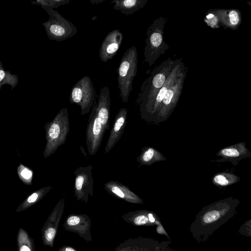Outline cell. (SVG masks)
Listing matches in <instances>:
<instances>
[{
    "instance_id": "cell-1",
    "label": "cell",
    "mask_w": 251,
    "mask_h": 251,
    "mask_svg": "<svg viewBox=\"0 0 251 251\" xmlns=\"http://www.w3.org/2000/svg\"><path fill=\"white\" fill-rule=\"evenodd\" d=\"M239 201L229 197L202 208L190 226L193 237L198 242L207 240L222 225L233 217Z\"/></svg>"
},
{
    "instance_id": "cell-2",
    "label": "cell",
    "mask_w": 251,
    "mask_h": 251,
    "mask_svg": "<svg viewBox=\"0 0 251 251\" xmlns=\"http://www.w3.org/2000/svg\"><path fill=\"white\" fill-rule=\"evenodd\" d=\"M176 59L168 58L156 67L142 83L136 102L143 119L147 120L154 100L174 67Z\"/></svg>"
},
{
    "instance_id": "cell-3",
    "label": "cell",
    "mask_w": 251,
    "mask_h": 251,
    "mask_svg": "<svg viewBox=\"0 0 251 251\" xmlns=\"http://www.w3.org/2000/svg\"><path fill=\"white\" fill-rule=\"evenodd\" d=\"M167 21L166 18L160 16L154 20L147 29L144 55L145 62L150 67L170 48L164 38V29Z\"/></svg>"
},
{
    "instance_id": "cell-4",
    "label": "cell",
    "mask_w": 251,
    "mask_h": 251,
    "mask_svg": "<svg viewBox=\"0 0 251 251\" xmlns=\"http://www.w3.org/2000/svg\"><path fill=\"white\" fill-rule=\"evenodd\" d=\"M138 54L136 47L128 48L123 54L117 70L119 96L123 102L128 101L133 79L137 74Z\"/></svg>"
},
{
    "instance_id": "cell-5",
    "label": "cell",
    "mask_w": 251,
    "mask_h": 251,
    "mask_svg": "<svg viewBox=\"0 0 251 251\" xmlns=\"http://www.w3.org/2000/svg\"><path fill=\"white\" fill-rule=\"evenodd\" d=\"M69 132V113L67 109L63 108L47 126L48 144L46 149L47 156L54 152L60 146L65 143Z\"/></svg>"
},
{
    "instance_id": "cell-6",
    "label": "cell",
    "mask_w": 251,
    "mask_h": 251,
    "mask_svg": "<svg viewBox=\"0 0 251 251\" xmlns=\"http://www.w3.org/2000/svg\"><path fill=\"white\" fill-rule=\"evenodd\" d=\"M95 99V91L90 77L86 75L80 78L72 88L69 96V101L80 107V114L84 115L88 113L92 108Z\"/></svg>"
},
{
    "instance_id": "cell-7",
    "label": "cell",
    "mask_w": 251,
    "mask_h": 251,
    "mask_svg": "<svg viewBox=\"0 0 251 251\" xmlns=\"http://www.w3.org/2000/svg\"><path fill=\"white\" fill-rule=\"evenodd\" d=\"M187 71L186 68L181 72L176 83L168 90L153 122L158 123L165 121L174 111L181 94Z\"/></svg>"
},
{
    "instance_id": "cell-8",
    "label": "cell",
    "mask_w": 251,
    "mask_h": 251,
    "mask_svg": "<svg viewBox=\"0 0 251 251\" xmlns=\"http://www.w3.org/2000/svg\"><path fill=\"white\" fill-rule=\"evenodd\" d=\"M92 107L86 131V144L90 155L97 152L106 131L98 116L95 101Z\"/></svg>"
},
{
    "instance_id": "cell-9",
    "label": "cell",
    "mask_w": 251,
    "mask_h": 251,
    "mask_svg": "<svg viewBox=\"0 0 251 251\" xmlns=\"http://www.w3.org/2000/svg\"><path fill=\"white\" fill-rule=\"evenodd\" d=\"M92 170L93 166L90 165L86 167H79L74 173V193L77 201L87 202L89 196H94Z\"/></svg>"
},
{
    "instance_id": "cell-10",
    "label": "cell",
    "mask_w": 251,
    "mask_h": 251,
    "mask_svg": "<svg viewBox=\"0 0 251 251\" xmlns=\"http://www.w3.org/2000/svg\"><path fill=\"white\" fill-rule=\"evenodd\" d=\"M169 244L167 241L159 242L153 239L138 237L126 240L113 251H176Z\"/></svg>"
},
{
    "instance_id": "cell-11",
    "label": "cell",
    "mask_w": 251,
    "mask_h": 251,
    "mask_svg": "<svg viewBox=\"0 0 251 251\" xmlns=\"http://www.w3.org/2000/svg\"><path fill=\"white\" fill-rule=\"evenodd\" d=\"M65 198H62L56 205L42 229V239L45 246L53 247L54 239L57 232L58 226L64 212Z\"/></svg>"
},
{
    "instance_id": "cell-12",
    "label": "cell",
    "mask_w": 251,
    "mask_h": 251,
    "mask_svg": "<svg viewBox=\"0 0 251 251\" xmlns=\"http://www.w3.org/2000/svg\"><path fill=\"white\" fill-rule=\"evenodd\" d=\"M51 16L48 28L52 39L58 41H64L76 34V27L57 11H51Z\"/></svg>"
},
{
    "instance_id": "cell-13",
    "label": "cell",
    "mask_w": 251,
    "mask_h": 251,
    "mask_svg": "<svg viewBox=\"0 0 251 251\" xmlns=\"http://www.w3.org/2000/svg\"><path fill=\"white\" fill-rule=\"evenodd\" d=\"M91 221L85 214L69 215L63 226L67 231L76 233L87 242L92 241L90 233Z\"/></svg>"
},
{
    "instance_id": "cell-14",
    "label": "cell",
    "mask_w": 251,
    "mask_h": 251,
    "mask_svg": "<svg viewBox=\"0 0 251 251\" xmlns=\"http://www.w3.org/2000/svg\"><path fill=\"white\" fill-rule=\"evenodd\" d=\"M123 39V33L119 29L109 32L100 47L99 57L103 63L112 59L119 50Z\"/></svg>"
},
{
    "instance_id": "cell-15",
    "label": "cell",
    "mask_w": 251,
    "mask_h": 251,
    "mask_svg": "<svg viewBox=\"0 0 251 251\" xmlns=\"http://www.w3.org/2000/svg\"><path fill=\"white\" fill-rule=\"evenodd\" d=\"M127 116V110L125 107L121 108L117 113L106 142L105 153L109 152L120 140L126 125Z\"/></svg>"
},
{
    "instance_id": "cell-16",
    "label": "cell",
    "mask_w": 251,
    "mask_h": 251,
    "mask_svg": "<svg viewBox=\"0 0 251 251\" xmlns=\"http://www.w3.org/2000/svg\"><path fill=\"white\" fill-rule=\"evenodd\" d=\"M104 188L109 194L118 199L132 203H143L140 197L117 180L107 182L104 184Z\"/></svg>"
},
{
    "instance_id": "cell-17",
    "label": "cell",
    "mask_w": 251,
    "mask_h": 251,
    "mask_svg": "<svg viewBox=\"0 0 251 251\" xmlns=\"http://www.w3.org/2000/svg\"><path fill=\"white\" fill-rule=\"evenodd\" d=\"M123 219L137 226H152L160 224L157 215L153 212L147 210H138L126 213Z\"/></svg>"
},
{
    "instance_id": "cell-18",
    "label": "cell",
    "mask_w": 251,
    "mask_h": 251,
    "mask_svg": "<svg viewBox=\"0 0 251 251\" xmlns=\"http://www.w3.org/2000/svg\"><path fill=\"white\" fill-rule=\"evenodd\" d=\"M98 116L105 130L109 128L111 100L110 92L107 85L100 90L98 101H95Z\"/></svg>"
},
{
    "instance_id": "cell-19",
    "label": "cell",
    "mask_w": 251,
    "mask_h": 251,
    "mask_svg": "<svg viewBox=\"0 0 251 251\" xmlns=\"http://www.w3.org/2000/svg\"><path fill=\"white\" fill-rule=\"evenodd\" d=\"M208 11L216 15L220 25L232 30L237 29L241 22V12L236 9H213Z\"/></svg>"
},
{
    "instance_id": "cell-20",
    "label": "cell",
    "mask_w": 251,
    "mask_h": 251,
    "mask_svg": "<svg viewBox=\"0 0 251 251\" xmlns=\"http://www.w3.org/2000/svg\"><path fill=\"white\" fill-rule=\"evenodd\" d=\"M227 161L236 162L251 155V153L245 147V143H241L222 149L217 153Z\"/></svg>"
},
{
    "instance_id": "cell-21",
    "label": "cell",
    "mask_w": 251,
    "mask_h": 251,
    "mask_svg": "<svg viewBox=\"0 0 251 251\" xmlns=\"http://www.w3.org/2000/svg\"><path fill=\"white\" fill-rule=\"evenodd\" d=\"M148 2L147 0H113V9L120 11L122 14L131 15L143 8Z\"/></svg>"
},
{
    "instance_id": "cell-22",
    "label": "cell",
    "mask_w": 251,
    "mask_h": 251,
    "mask_svg": "<svg viewBox=\"0 0 251 251\" xmlns=\"http://www.w3.org/2000/svg\"><path fill=\"white\" fill-rule=\"evenodd\" d=\"M137 161L141 165H150L151 164L165 160V158L158 151L151 147L143 148Z\"/></svg>"
},
{
    "instance_id": "cell-23",
    "label": "cell",
    "mask_w": 251,
    "mask_h": 251,
    "mask_svg": "<svg viewBox=\"0 0 251 251\" xmlns=\"http://www.w3.org/2000/svg\"><path fill=\"white\" fill-rule=\"evenodd\" d=\"M17 251H36L33 239L22 227L17 232Z\"/></svg>"
},
{
    "instance_id": "cell-24",
    "label": "cell",
    "mask_w": 251,
    "mask_h": 251,
    "mask_svg": "<svg viewBox=\"0 0 251 251\" xmlns=\"http://www.w3.org/2000/svg\"><path fill=\"white\" fill-rule=\"evenodd\" d=\"M240 178L236 175L229 173H220L213 177V182L215 185L220 186L230 185L237 182Z\"/></svg>"
},
{
    "instance_id": "cell-25",
    "label": "cell",
    "mask_w": 251,
    "mask_h": 251,
    "mask_svg": "<svg viewBox=\"0 0 251 251\" xmlns=\"http://www.w3.org/2000/svg\"><path fill=\"white\" fill-rule=\"evenodd\" d=\"M203 21L207 26L212 28H218L220 26L218 17L208 11L205 18L203 19Z\"/></svg>"
},
{
    "instance_id": "cell-26",
    "label": "cell",
    "mask_w": 251,
    "mask_h": 251,
    "mask_svg": "<svg viewBox=\"0 0 251 251\" xmlns=\"http://www.w3.org/2000/svg\"><path fill=\"white\" fill-rule=\"evenodd\" d=\"M21 174L25 179H28L32 176L31 172L27 169H24L22 171Z\"/></svg>"
},
{
    "instance_id": "cell-27",
    "label": "cell",
    "mask_w": 251,
    "mask_h": 251,
    "mask_svg": "<svg viewBox=\"0 0 251 251\" xmlns=\"http://www.w3.org/2000/svg\"><path fill=\"white\" fill-rule=\"evenodd\" d=\"M156 232L157 233H158L159 234L166 235L168 237V239H170L168 235L165 231L162 225L161 224L157 225V226L156 227Z\"/></svg>"
},
{
    "instance_id": "cell-28",
    "label": "cell",
    "mask_w": 251,
    "mask_h": 251,
    "mask_svg": "<svg viewBox=\"0 0 251 251\" xmlns=\"http://www.w3.org/2000/svg\"><path fill=\"white\" fill-rule=\"evenodd\" d=\"M58 251H77L75 248L69 246H64L60 247Z\"/></svg>"
},
{
    "instance_id": "cell-29",
    "label": "cell",
    "mask_w": 251,
    "mask_h": 251,
    "mask_svg": "<svg viewBox=\"0 0 251 251\" xmlns=\"http://www.w3.org/2000/svg\"><path fill=\"white\" fill-rule=\"evenodd\" d=\"M104 0H90V2L93 4H98L102 2Z\"/></svg>"
},
{
    "instance_id": "cell-30",
    "label": "cell",
    "mask_w": 251,
    "mask_h": 251,
    "mask_svg": "<svg viewBox=\"0 0 251 251\" xmlns=\"http://www.w3.org/2000/svg\"><path fill=\"white\" fill-rule=\"evenodd\" d=\"M5 73L3 71L0 70V81L3 78Z\"/></svg>"
}]
</instances>
